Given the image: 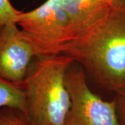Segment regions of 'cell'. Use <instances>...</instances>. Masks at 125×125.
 Here are the masks:
<instances>
[{"label":"cell","instance_id":"cell-4","mask_svg":"<svg viewBox=\"0 0 125 125\" xmlns=\"http://www.w3.org/2000/svg\"><path fill=\"white\" fill-rule=\"evenodd\" d=\"M70 107L65 125H120L115 99L106 101L90 88L85 72L73 62L66 73Z\"/></svg>","mask_w":125,"mask_h":125},{"label":"cell","instance_id":"cell-8","mask_svg":"<svg viewBox=\"0 0 125 125\" xmlns=\"http://www.w3.org/2000/svg\"><path fill=\"white\" fill-rule=\"evenodd\" d=\"M0 125H35L27 113L18 108L4 107L0 109Z\"/></svg>","mask_w":125,"mask_h":125},{"label":"cell","instance_id":"cell-10","mask_svg":"<svg viewBox=\"0 0 125 125\" xmlns=\"http://www.w3.org/2000/svg\"><path fill=\"white\" fill-rule=\"evenodd\" d=\"M116 108L120 125H125V90L115 97Z\"/></svg>","mask_w":125,"mask_h":125},{"label":"cell","instance_id":"cell-9","mask_svg":"<svg viewBox=\"0 0 125 125\" xmlns=\"http://www.w3.org/2000/svg\"><path fill=\"white\" fill-rule=\"evenodd\" d=\"M20 10L16 9L10 0H0V27L9 22H16Z\"/></svg>","mask_w":125,"mask_h":125},{"label":"cell","instance_id":"cell-3","mask_svg":"<svg viewBox=\"0 0 125 125\" xmlns=\"http://www.w3.org/2000/svg\"><path fill=\"white\" fill-rule=\"evenodd\" d=\"M16 24L41 55L61 54L74 38L61 0H46L33 10H20Z\"/></svg>","mask_w":125,"mask_h":125},{"label":"cell","instance_id":"cell-7","mask_svg":"<svg viewBox=\"0 0 125 125\" xmlns=\"http://www.w3.org/2000/svg\"><path fill=\"white\" fill-rule=\"evenodd\" d=\"M4 107L15 108L26 113V99L21 83L0 75V109Z\"/></svg>","mask_w":125,"mask_h":125},{"label":"cell","instance_id":"cell-6","mask_svg":"<svg viewBox=\"0 0 125 125\" xmlns=\"http://www.w3.org/2000/svg\"><path fill=\"white\" fill-rule=\"evenodd\" d=\"M76 36L91 25L119 0H61Z\"/></svg>","mask_w":125,"mask_h":125},{"label":"cell","instance_id":"cell-2","mask_svg":"<svg viewBox=\"0 0 125 125\" xmlns=\"http://www.w3.org/2000/svg\"><path fill=\"white\" fill-rule=\"evenodd\" d=\"M74 62L64 54L37 56L21 85L26 113L35 125H65L70 107L66 73Z\"/></svg>","mask_w":125,"mask_h":125},{"label":"cell","instance_id":"cell-1","mask_svg":"<svg viewBox=\"0 0 125 125\" xmlns=\"http://www.w3.org/2000/svg\"><path fill=\"white\" fill-rule=\"evenodd\" d=\"M104 91L125 90V0L111 9L62 47ZM113 97V98H114Z\"/></svg>","mask_w":125,"mask_h":125},{"label":"cell","instance_id":"cell-5","mask_svg":"<svg viewBox=\"0 0 125 125\" xmlns=\"http://www.w3.org/2000/svg\"><path fill=\"white\" fill-rule=\"evenodd\" d=\"M40 52L28 40L16 22L0 27V75L22 83L33 59Z\"/></svg>","mask_w":125,"mask_h":125}]
</instances>
